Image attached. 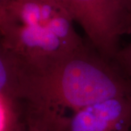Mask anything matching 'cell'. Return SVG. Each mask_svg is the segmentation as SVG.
I'll use <instances>...</instances> for the list:
<instances>
[{
    "mask_svg": "<svg viewBox=\"0 0 131 131\" xmlns=\"http://www.w3.org/2000/svg\"><path fill=\"white\" fill-rule=\"evenodd\" d=\"M13 57L16 74L9 93L22 103L29 131H66L82 108L131 95L130 81L90 44L43 69L27 67Z\"/></svg>",
    "mask_w": 131,
    "mask_h": 131,
    "instance_id": "1",
    "label": "cell"
},
{
    "mask_svg": "<svg viewBox=\"0 0 131 131\" xmlns=\"http://www.w3.org/2000/svg\"><path fill=\"white\" fill-rule=\"evenodd\" d=\"M60 0H0V49L23 65L43 69L84 43Z\"/></svg>",
    "mask_w": 131,
    "mask_h": 131,
    "instance_id": "2",
    "label": "cell"
},
{
    "mask_svg": "<svg viewBox=\"0 0 131 131\" xmlns=\"http://www.w3.org/2000/svg\"><path fill=\"white\" fill-rule=\"evenodd\" d=\"M90 44L108 61L119 50V38L131 33V19L113 0H60Z\"/></svg>",
    "mask_w": 131,
    "mask_h": 131,
    "instance_id": "3",
    "label": "cell"
},
{
    "mask_svg": "<svg viewBox=\"0 0 131 131\" xmlns=\"http://www.w3.org/2000/svg\"><path fill=\"white\" fill-rule=\"evenodd\" d=\"M66 131H131V95L107 98L82 108Z\"/></svg>",
    "mask_w": 131,
    "mask_h": 131,
    "instance_id": "4",
    "label": "cell"
},
{
    "mask_svg": "<svg viewBox=\"0 0 131 131\" xmlns=\"http://www.w3.org/2000/svg\"><path fill=\"white\" fill-rule=\"evenodd\" d=\"M0 131H29L20 99L5 91H0Z\"/></svg>",
    "mask_w": 131,
    "mask_h": 131,
    "instance_id": "5",
    "label": "cell"
},
{
    "mask_svg": "<svg viewBox=\"0 0 131 131\" xmlns=\"http://www.w3.org/2000/svg\"><path fill=\"white\" fill-rule=\"evenodd\" d=\"M113 62L131 82V42L117 51Z\"/></svg>",
    "mask_w": 131,
    "mask_h": 131,
    "instance_id": "6",
    "label": "cell"
},
{
    "mask_svg": "<svg viewBox=\"0 0 131 131\" xmlns=\"http://www.w3.org/2000/svg\"><path fill=\"white\" fill-rule=\"evenodd\" d=\"M113 1L131 19V0H113Z\"/></svg>",
    "mask_w": 131,
    "mask_h": 131,
    "instance_id": "7",
    "label": "cell"
}]
</instances>
